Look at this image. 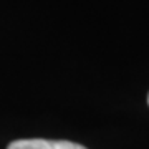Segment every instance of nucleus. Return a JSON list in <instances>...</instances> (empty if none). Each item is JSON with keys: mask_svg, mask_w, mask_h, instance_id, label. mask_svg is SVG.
I'll use <instances>...</instances> for the list:
<instances>
[{"mask_svg": "<svg viewBox=\"0 0 149 149\" xmlns=\"http://www.w3.org/2000/svg\"><path fill=\"white\" fill-rule=\"evenodd\" d=\"M7 149H86L85 146L70 141H48V139H18L8 144Z\"/></svg>", "mask_w": 149, "mask_h": 149, "instance_id": "f257e3e1", "label": "nucleus"}, {"mask_svg": "<svg viewBox=\"0 0 149 149\" xmlns=\"http://www.w3.org/2000/svg\"><path fill=\"white\" fill-rule=\"evenodd\" d=\"M148 103H149V96H148Z\"/></svg>", "mask_w": 149, "mask_h": 149, "instance_id": "f03ea898", "label": "nucleus"}]
</instances>
